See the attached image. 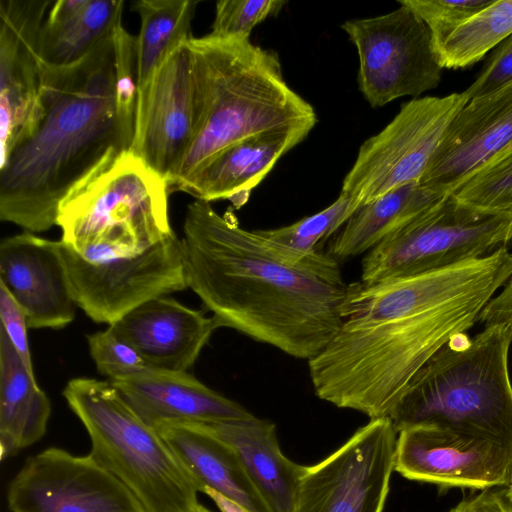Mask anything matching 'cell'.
Here are the masks:
<instances>
[{
  "mask_svg": "<svg viewBox=\"0 0 512 512\" xmlns=\"http://www.w3.org/2000/svg\"><path fill=\"white\" fill-rule=\"evenodd\" d=\"M487 255L377 283L348 284L341 325L308 360L318 398L370 419L389 417L409 382L455 334L467 332L495 292Z\"/></svg>",
  "mask_w": 512,
  "mask_h": 512,
  "instance_id": "1",
  "label": "cell"
},
{
  "mask_svg": "<svg viewBox=\"0 0 512 512\" xmlns=\"http://www.w3.org/2000/svg\"><path fill=\"white\" fill-rule=\"evenodd\" d=\"M180 239L187 286L221 327L305 360L338 331L348 284L327 252L289 259L202 200L187 206Z\"/></svg>",
  "mask_w": 512,
  "mask_h": 512,
  "instance_id": "2",
  "label": "cell"
},
{
  "mask_svg": "<svg viewBox=\"0 0 512 512\" xmlns=\"http://www.w3.org/2000/svg\"><path fill=\"white\" fill-rule=\"evenodd\" d=\"M113 34L73 64L42 62L43 117L0 164L2 221L51 229L61 202L129 150L117 117Z\"/></svg>",
  "mask_w": 512,
  "mask_h": 512,
  "instance_id": "3",
  "label": "cell"
},
{
  "mask_svg": "<svg viewBox=\"0 0 512 512\" xmlns=\"http://www.w3.org/2000/svg\"><path fill=\"white\" fill-rule=\"evenodd\" d=\"M195 91L193 140L167 182L180 187L230 146L268 131L313 127V107L285 81L276 52L254 45L250 37L189 41Z\"/></svg>",
  "mask_w": 512,
  "mask_h": 512,
  "instance_id": "4",
  "label": "cell"
},
{
  "mask_svg": "<svg viewBox=\"0 0 512 512\" xmlns=\"http://www.w3.org/2000/svg\"><path fill=\"white\" fill-rule=\"evenodd\" d=\"M512 327L453 335L414 375L390 419L397 433L433 425L512 444Z\"/></svg>",
  "mask_w": 512,
  "mask_h": 512,
  "instance_id": "5",
  "label": "cell"
},
{
  "mask_svg": "<svg viewBox=\"0 0 512 512\" xmlns=\"http://www.w3.org/2000/svg\"><path fill=\"white\" fill-rule=\"evenodd\" d=\"M63 396L90 437V455L146 512L197 511L200 491L193 478L108 379L73 378Z\"/></svg>",
  "mask_w": 512,
  "mask_h": 512,
  "instance_id": "6",
  "label": "cell"
},
{
  "mask_svg": "<svg viewBox=\"0 0 512 512\" xmlns=\"http://www.w3.org/2000/svg\"><path fill=\"white\" fill-rule=\"evenodd\" d=\"M166 180L132 151L59 205L61 241L86 259L134 255L173 233Z\"/></svg>",
  "mask_w": 512,
  "mask_h": 512,
  "instance_id": "7",
  "label": "cell"
},
{
  "mask_svg": "<svg viewBox=\"0 0 512 512\" xmlns=\"http://www.w3.org/2000/svg\"><path fill=\"white\" fill-rule=\"evenodd\" d=\"M512 242V213H487L451 194L367 252L364 283L415 275L493 253Z\"/></svg>",
  "mask_w": 512,
  "mask_h": 512,
  "instance_id": "8",
  "label": "cell"
},
{
  "mask_svg": "<svg viewBox=\"0 0 512 512\" xmlns=\"http://www.w3.org/2000/svg\"><path fill=\"white\" fill-rule=\"evenodd\" d=\"M468 101L463 91L404 103L388 125L361 145L341 192L362 206L420 182L448 125Z\"/></svg>",
  "mask_w": 512,
  "mask_h": 512,
  "instance_id": "9",
  "label": "cell"
},
{
  "mask_svg": "<svg viewBox=\"0 0 512 512\" xmlns=\"http://www.w3.org/2000/svg\"><path fill=\"white\" fill-rule=\"evenodd\" d=\"M341 28L357 49L359 89L372 107L418 98L441 82L443 68L429 29L407 6L347 20Z\"/></svg>",
  "mask_w": 512,
  "mask_h": 512,
  "instance_id": "10",
  "label": "cell"
},
{
  "mask_svg": "<svg viewBox=\"0 0 512 512\" xmlns=\"http://www.w3.org/2000/svg\"><path fill=\"white\" fill-rule=\"evenodd\" d=\"M61 243L76 305L95 322L110 326L151 299L188 288L174 232L143 252L93 259Z\"/></svg>",
  "mask_w": 512,
  "mask_h": 512,
  "instance_id": "11",
  "label": "cell"
},
{
  "mask_svg": "<svg viewBox=\"0 0 512 512\" xmlns=\"http://www.w3.org/2000/svg\"><path fill=\"white\" fill-rule=\"evenodd\" d=\"M397 435L389 417L370 419L328 457L303 465L292 512H383Z\"/></svg>",
  "mask_w": 512,
  "mask_h": 512,
  "instance_id": "12",
  "label": "cell"
},
{
  "mask_svg": "<svg viewBox=\"0 0 512 512\" xmlns=\"http://www.w3.org/2000/svg\"><path fill=\"white\" fill-rule=\"evenodd\" d=\"M11 512H146L90 454L51 447L28 458L7 490Z\"/></svg>",
  "mask_w": 512,
  "mask_h": 512,
  "instance_id": "13",
  "label": "cell"
},
{
  "mask_svg": "<svg viewBox=\"0 0 512 512\" xmlns=\"http://www.w3.org/2000/svg\"><path fill=\"white\" fill-rule=\"evenodd\" d=\"M394 471L441 487L512 486V444L433 425L411 426L398 432Z\"/></svg>",
  "mask_w": 512,
  "mask_h": 512,
  "instance_id": "14",
  "label": "cell"
},
{
  "mask_svg": "<svg viewBox=\"0 0 512 512\" xmlns=\"http://www.w3.org/2000/svg\"><path fill=\"white\" fill-rule=\"evenodd\" d=\"M54 1H0V164L43 117L38 41Z\"/></svg>",
  "mask_w": 512,
  "mask_h": 512,
  "instance_id": "15",
  "label": "cell"
},
{
  "mask_svg": "<svg viewBox=\"0 0 512 512\" xmlns=\"http://www.w3.org/2000/svg\"><path fill=\"white\" fill-rule=\"evenodd\" d=\"M189 41L176 47L138 92L135 132L129 150L166 182L188 150L195 132Z\"/></svg>",
  "mask_w": 512,
  "mask_h": 512,
  "instance_id": "16",
  "label": "cell"
},
{
  "mask_svg": "<svg viewBox=\"0 0 512 512\" xmlns=\"http://www.w3.org/2000/svg\"><path fill=\"white\" fill-rule=\"evenodd\" d=\"M512 149V85L469 100L448 125L420 183L451 194Z\"/></svg>",
  "mask_w": 512,
  "mask_h": 512,
  "instance_id": "17",
  "label": "cell"
},
{
  "mask_svg": "<svg viewBox=\"0 0 512 512\" xmlns=\"http://www.w3.org/2000/svg\"><path fill=\"white\" fill-rule=\"evenodd\" d=\"M0 285L20 305L29 328L61 329L75 317L61 240L23 232L2 239Z\"/></svg>",
  "mask_w": 512,
  "mask_h": 512,
  "instance_id": "18",
  "label": "cell"
},
{
  "mask_svg": "<svg viewBox=\"0 0 512 512\" xmlns=\"http://www.w3.org/2000/svg\"><path fill=\"white\" fill-rule=\"evenodd\" d=\"M110 327L139 351L149 367L187 371L221 325L214 316L162 296L141 304Z\"/></svg>",
  "mask_w": 512,
  "mask_h": 512,
  "instance_id": "19",
  "label": "cell"
},
{
  "mask_svg": "<svg viewBox=\"0 0 512 512\" xmlns=\"http://www.w3.org/2000/svg\"><path fill=\"white\" fill-rule=\"evenodd\" d=\"M109 381L151 427L164 421L215 424L254 416L187 371L150 367L133 376Z\"/></svg>",
  "mask_w": 512,
  "mask_h": 512,
  "instance_id": "20",
  "label": "cell"
},
{
  "mask_svg": "<svg viewBox=\"0 0 512 512\" xmlns=\"http://www.w3.org/2000/svg\"><path fill=\"white\" fill-rule=\"evenodd\" d=\"M153 428L193 478L200 492L211 488L249 512H271L236 450L212 425L164 421Z\"/></svg>",
  "mask_w": 512,
  "mask_h": 512,
  "instance_id": "21",
  "label": "cell"
},
{
  "mask_svg": "<svg viewBox=\"0 0 512 512\" xmlns=\"http://www.w3.org/2000/svg\"><path fill=\"white\" fill-rule=\"evenodd\" d=\"M313 127L268 131L244 139L222 151L179 189L197 200H230L237 208L267 176L278 160L300 144Z\"/></svg>",
  "mask_w": 512,
  "mask_h": 512,
  "instance_id": "22",
  "label": "cell"
},
{
  "mask_svg": "<svg viewBox=\"0 0 512 512\" xmlns=\"http://www.w3.org/2000/svg\"><path fill=\"white\" fill-rule=\"evenodd\" d=\"M210 425L236 450L271 512H292L303 465L282 453L276 425L256 416Z\"/></svg>",
  "mask_w": 512,
  "mask_h": 512,
  "instance_id": "23",
  "label": "cell"
},
{
  "mask_svg": "<svg viewBox=\"0 0 512 512\" xmlns=\"http://www.w3.org/2000/svg\"><path fill=\"white\" fill-rule=\"evenodd\" d=\"M122 0H58L42 24L38 50L43 63L67 66L89 54L121 24Z\"/></svg>",
  "mask_w": 512,
  "mask_h": 512,
  "instance_id": "24",
  "label": "cell"
},
{
  "mask_svg": "<svg viewBox=\"0 0 512 512\" xmlns=\"http://www.w3.org/2000/svg\"><path fill=\"white\" fill-rule=\"evenodd\" d=\"M51 405L11 341L0 329L1 459L39 441L46 433Z\"/></svg>",
  "mask_w": 512,
  "mask_h": 512,
  "instance_id": "25",
  "label": "cell"
},
{
  "mask_svg": "<svg viewBox=\"0 0 512 512\" xmlns=\"http://www.w3.org/2000/svg\"><path fill=\"white\" fill-rule=\"evenodd\" d=\"M445 196L414 182L375 198L354 212L336 233L327 253L339 262L365 255Z\"/></svg>",
  "mask_w": 512,
  "mask_h": 512,
  "instance_id": "26",
  "label": "cell"
},
{
  "mask_svg": "<svg viewBox=\"0 0 512 512\" xmlns=\"http://www.w3.org/2000/svg\"><path fill=\"white\" fill-rule=\"evenodd\" d=\"M198 2L192 0H139L133 10L140 16L137 37L138 92L164 59L189 41L191 22Z\"/></svg>",
  "mask_w": 512,
  "mask_h": 512,
  "instance_id": "27",
  "label": "cell"
},
{
  "mask_svg": "<svg viewBox=\"0 0 512 512\" xmlns=\"http://www.w3.org/2000/svg\"><path fill=\"white\" fill-rule=\"evenodd\" d=\"M512 34V0H493L470 17L437 50L442 68H466Z\"/></svg>",
  "mask_w": 512,
  "mask_h": 512,
  "instance_id": "28",
  "label": "cell"
},
{
  "mask_svg": "<svg viewBox=\"0 0 512 512\" xmlns=\"http://www.w3.org/2000/svg\"><path fill=\"white\" fill-rule=\"evenodd\" d=\"M360 205L341 192L337 199L323 210L306 216L290 225L256 232L281 255L303 261L318 250V245L336 234Z\"/></svg>",
  "mask_w": 512,
  "mask_h": 512,
  "instance_id": "29",
  "label": "cell"
},
{
  "mask_svg": "<svg viewBox=\"0 0 512 512\" xmlns=\"http://www.w3.org/2000/svg\"><path fill=\"white\" fill-rule=\"evenodd\" d=\"M451 195L477 211L512 213V149L461 184Z\"/></svg>",
  "mask_w": 512,
  "mask_h": 512,
  "instance_id": "30",
  "label": "cell"
},
{
  "mask_svg": "<svg viewBox=\"0 0 512 512\" xmlns=\"http://www.w3.org/2000/svg\"><path fill=\"white\" fill-rule=\"evenodd\" d=\"M117 117L123 138L132 145L138 100L137 37L119 24L113 34Z\"/></svg>",
  "mask_w": 512,
  "mask_h": 512,
  "instance_id": "31",
  "label": "cell"
},
{
  "mask_svg": "<svg viewBox=\"0 0 512 512\" xmlns=\"http://www.w3.org/2000/svg\"><path fill=\"white\" fill-rule=\"evenodd\" d=\"M87 342L98 372L108 380L133 376L150 368L139 351L110 326L88 335Z\"/></svg>",
  "mask_w": 512,
  "mask_h": 512,
  "instance_id": "32",
  "label": "cell"
},
{
  "mask_svg": "<svg viewBox=\"0 0 512 512\" xmlns=\"http://www.w3.org/2000/svg\"><path fill=\"white\" fill-rule=\"evenodd\" d=\"M493 0H399L428 27L435 52L452 32Z\"/></svg>",
  "mask_w": 512,
  "mask_h": 512,
  "instance_id": "33",
  "label": "cell"
},
{
  "mask_svg": "<svg viewBox=\"0 0 512 512\" xmlns=\"http://www.w3.org/2000/svg\"><path fill=\"white\" fill-rule=\"evenodd\" d=\"M281 0H221L209 33L215 37H250L255 26L277 16L285 6Z\"/></svg>",
  "mask_w": 512,
  "mask_h": 512,
  "instance_id": "34",
  "label": "cell"
},
{
  "mask_svg": "<svg viewBox=\"0 0 512 512\" xmlns=\"http://www.w3.org/2000/svg\"><path fill=\"white\" fill-rule=\"evenodd\" d=\"M512 85V34L493 52L474 82L464 91L478 98Z\"/></svg>",
  "mask_w": 512,
  "mask_h": 512,
  "instance_id": "35",
  "label": "cell"
},
{
  "mask_svg": "<svg viewBox=\"0 0 512 512\" xmlns=\"http://www.w3.org/2000/svg\"><path fill=\"white\" fill-rule=\"evenodd\" d=\"M1 329L11 341L27 369L34 373L27 336V317L6 288L0 285Z\"/></svg>",
  "mask_w": 512,
  "mask_h": 512,
  "instance_id": "36",
  "label": "cell"
},
{
  "mask_svg": "<svg viewBox=\"0 0 512 512\" xmlns=\"http://www.w3.org/2000/svg\"><path fill=\"white\" fill-rule=\"evenodd\" d=\"M448 512H512V486L479 491L460 501Z\"/></svg>",
  "mask_w": 512,
  "mask_h": 512,
  "instance_id": "37",
  "label": "cell"
},
{
  "mask_svg": "<svg viewBox=\"0 0 512 512\" xmlns=\"http://www.w3.org/2000/svg\"><path fill=\"white\" fill-rule=\"evenodd\" d=\"M503 286L501 292L492 297L479 314L478 322L484 327L494 325L512 327V274Z\"/></svg>",
  "mask_w": 512,
  "mask_h": 512,
  "instance_id": "38",
  "label": "cell"
},
{
  "mask_svg": "<svg viewBox=\"0 0 512 512\" xmlns=\"http://www.w3.org/2000/svg\"><path fill=\"white\" fill-rule=\"evenodd\" d=\"M202 493L208 495L221 512H249L246 508L237 502L227 498L226 496L211 488H204Z\"/></svg>",
  "mask_w": 512,
  "mask_h": 512,
  "instance_id": "39",
  "label": "cell"
},
{
  "mask_svg": "<svg viewBox=\"0 0 512 512\" xmlns=\"http://www.w3.org/2000/svg\"><path fill=\"white\" fill-rule=\"evenodd\" d=\"M196 512H211V511L208 510L206 507H204L203 505L200 504V506L198 507Z\"/></svg>",
  "mask_w": 512,
  "mask_h": 512,
  "instance_id": "40",
  "label": "cell"
}]
</instances>
